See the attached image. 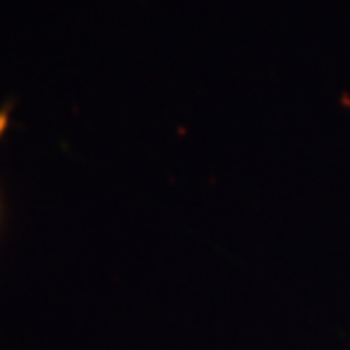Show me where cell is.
<instances>
[{
    "instance_id": "6da1fadb",
    "label": "cell",
    "mask_w": 350,
    "mask_h": 350,
    "mask_svg": "<svg viewBox=\"0 0 350 350\" xmlns=\"http://www.w3.org/2000/svg\"><path fill=\"white\" fill-rule=\"evenodd\" d=\"M10 107H5V109H0V138L5 136V131H7V126H10Z\"/></svg>"
}]
</instances>
